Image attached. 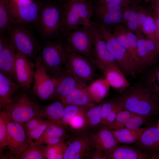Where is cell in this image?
<instances>
[{"mask_svg":"<svg viewBox=\"0 0 159 159\" xmlns=\"http://www.w3.org/2000/svg\"><path fill=\"white\" fill-rule=\"evenodd\" d=\"M63 12V3H42L35 25L44 42L62 37L64 34Z\"/></svg>","mask_w":159,"mask_h":159,"instance_id":"cell-1","label":"cell"},{"mask_svg":"<svg viewBox=\"0 0 159 159\" xmlns=\"http://www.w3.org/2000/svg\"><path fill=\"white\" fill-rule=\"evenodd\" d=\"M118 98L123 109L132 113L147 117L158 111L159 100L148 88L132 87Z\"/></svg>","mask_w":159,"mask_h":159,"instance_id":"cell-2","label":"cell"},{"mask_svg":"<svg viewBox=\"0 0 159 159\" xmlns=\"http://www.w3.org/2000/svg\"><path fill=\"white\" fill-rule=\"evenodd\" d=\"M97 29L95 24L81 25L62 35L65 50L92 60L93 45Z\"/></svg>","mask_w":159,"mask_h":159,"instance_id":"cell-3","label":"cell"},{"mask_svg":"<svg viewBox=\"0 0 159 159\" xmlns=\"http://www.w3.org/2000/svg\"><path fill=\"white\" fill-rule=\"evenodd\" d=\"M97 29L114 56L117 64L124 74L135 77L139 69L132 55L113 35L111 29L95 21Z\"/></svg>","mask_w":159,"mask_h":159,"instance_id":"cell-4","label":"cell"},{"mask_svg":"<svg viewBox=\"0 0 159 159\" xmlns=\"http://www.w3.org/2000/svg\"><path fill=\"white\" fill-rule=\"evenodd\" d=\"M22 90L15 94L11 101L3 108L10 120L21 125L33 117L41 116V106L30 97L27 91Z\"/></svg>","mask_w":159,"mask_h":159,"instance_id":"cell-5","label":"cell"},{"mask_svg":"<svg viewBox=\"0 0 159 159\" xmlns=\"http://www.w3.org/2000/svg\"><path fill=\"white\" fill-rule=\"evenodd\" d=\"M63 5L64 34L80 26L92 24L93 9L90 1L67 0L63 2Z\"/></svg>","mask_w":159,"mask_h":159,"instance_id":"cell-6","label":"cell"},{"mask_svg":"<svg viewBox=\"0 0 159 159\" xmlns=\"http://www.w3.org/2000/svg\"><path fill=\"white\" fill-rule=\"evenodd\" d=\"M28 25L11 23L7 30L9 39L16 52L35 60L42 46L35 38Z\"/></svg>","mask_w":159,"mask_h":159,"instance_id":"cell-7","label":"cell"},{"mask_svg":"<svg viewBox=\"0 0 159 159\" xmlns=\"http://www.w3.org/2000/svg\"><path fill=\"white\" fill-rule=\"evenodd\" d=\"M67 52L62 38L44 42L38 55L47 73L51 77L64 66Z\"/></svg>","mask_w":159,"mask_h":159,"instance_id":"cell-8","label":"cell"},{"mask_svg":"<svg viewBox=\"0 0 159 159\" xmlns=\"http://www.w3.org/2000/svg\"><path fill=\"white\" fill-rule=\"evenodd\" d=\"M42 3L32 0H6L11 23L14 24H35Z\"/></svg>","mask_w":159,"mask_h":159,"instance_id":"cell-9","label":"cell"},{"mask_svg":"<svg viewBox=\"0 0 159 159\" xmlns=\"http://www.w3.org/2000/svg\"><path fill=\"white\" fill-rule=\"evenodd\" d=\"M64 67L74 76L83 87L94 81L96 67L92 60L87 57L67 52Z\"/></svg>","mask_w":159,"mask_h":159,"instance_id":"cell-10","label":"cell"},{"mask_svg":"<svg viewBox=\"0 0 159 159\" xmlns=\"http://www.w3.org/2000/svg\"><path fill=\"white\" fill-rule=\"evenodd\" d=\"M63 159H87L94 146L88 131L70 130Z\"/></svg>","mask_w":159,"mask_h":159,"instance_id":"cell-11","label":"cell"},{"mask_svg":"<svg viewBox=\"0 0 159 159\" xmlns=\"http://www.w3.org/2000/svg\"><path fill=\"white\" fill-rule=\"evenodd\" d=\"M35 61V70L33 79L34 94L43 101L56 100L54 80L47 73L38 55Z\"/></svg>","mask_w":159,"mask_h":159,"instance_id":"cell-12","label":"cell"},{"mask_svg":"<svg viewBox=\"0 0 159 159\" xmlns=\"http://www.w3.org/2000/svg\"><path fill=\"white\" fill-rule=\"evenodd\" d=\"M21 124L9 119L8 124L7 146L10 154L15 158H19L33 142Z\"/></svg>","mask_w":159,"mask_h":159,"instance_id":"cell-13","label":"cell"},{"mask_svg":"<svg viewBox=\"0 0 159 159\" xmlns=\"http://www.w3.org/2000/svg\"><path fill=\"white\" fill-rule=\"evenodd\" d=\"M35 70V63L25 55L16 52L14 67V80L20 85L21 89L26 91H30Z\"/></svg>","mask_w":159,"mask_h":159,"instance_id":"cell-14","label":"cell"},{"mask_svg":"<svg viewBox=\"0 0 159 159\" xmlns=\"http://www.w3.org/2000/svg\"><path fill=\"white\" fill-rule=\"evenodd\" d=\"M92 61L96 67L101 71L110 64H117L106 42L97 29L93 42Z\"/></svg>","mask_w":159,"mask_h":159,"instance_id":"cell-15","label":"cell"},{"mask_svg":"<svg viewBox=\"0 0 159 159\" xmlns=\"http://www.w3.org/2000/svg\"><path fill=\"white\" fill-rule=\"evenodd\" d=\"M88 132L93 145L100 150L105 155L118 145L114 135L107 126H101Z\"/></svg>","mask_w":159,"mask_h":159,"instance_id":"cell-16","label":"cell"},{"mask_svg":"<svg viewBox=\"0 0 159 159\" xmlns=\"http://www.w3.org/2000/svg\"><path fill=\"white\" fill-rule=\"evenodd\" d=\"M135 32L138 38L137 54L141 69L154 63L159 54L154 43L145 37L141 30Z\"/></svg>","mask_w":159,"mask_h":159,"instance_id":"cell-17","label":"cell"},{"mask_svg":"<svg viewBox=\"0 0 159 159\" xmlns=\"http://www.w3.org/2000/svg\"><path fill=\"white\" fill-rule=\"evenodd\" d=\"M51 78L55 83L56 100H60L61 97L70 94L77 88H84L80 85L74 76L64 67L59 72Z\"/></svg>","mask_w":159,"mask_h":159,"instance_id":"cell-18","label":"cell"},{"mask_svg":"<svg viewBox=\"0 0 159 159\" xmlns=\"http://www.w3.org/2000/svg\"><path fill=\"white\" fill-rule=\"evenodd\" d=\"M102 72L110 86L120 93L130 87V83L117 64H110Z\"/></svg>","mask_w":159,"mask_h":159,"instance_id":"cell-19","label":"cell"},{"mask_svg":"<svg viewBox=\"0 0 159 159\" xmlns=\"http://www.w3.org/2000/svg\"><path fill=\"white\" fill-rule=\"evenodd\" d=\"M16 52L9 39L6 37L4 45L0 52V72L9 76L14 80V67Z\"/></svg>","mask_w":159,"mask_h":159,"instance_id":"cell-20","label":"cell"},{"mask_svg":"<svg viewBox=\"0 0 159 159\" xmlns=\"http://www.w3.org/2000/svg\"><path fill=\"white\" fill-rule=\"evenodd\" d=\"M21 89L20 85L9 76L0 72V106L3 108Z\"/></svg>","mask_w":159,"mask_h":159,"instance_id":"cell-21","label":"cell"},{"mask_svg":"<svg viewBox=\"0 0 159 159\" xmlns=\"http://www.w3.org/2000/svg\"><path fill=\"white\" fill-rule=\"evenodd\" d=\"M107 159H147L159 158L158 156L149 155L128 146L118 145L105 155Z\"/></svg>","mask_w":159,"mask_h":159,"instance_id":"cell-22","label":"cell"},{"mask_svg":"<svg viewBox=\"0 0 159 159\" xmlns=\"http://www.w3.org/2000/svg\"><path fill=\"white\" fill-rule=\"evenodd\" d=\"M60 100L64 107L73 105L91 107L97 105L92 99L85 88H77L70 94L61 97Z\"/></svg>","mask_w":159,"mask_h":159,"instance_id":"cell-23","label":"cell"},{"mask_svg":"<svg viewBox=\"0 0 159 159\" xmlns=\"http://www.w3.org/2000/svg\"><path fill=\"white\" fill-rule=\"evenodd\" d=\"M138 141L143 147L159 156V128L152 127L143 131Z\"/></svg>","mask_w":159,"mask_h":159,"instance_id":"cell-24","label":"cell"},{"mask_svg":"<svg viewBox=\"0 0 159 159\" xmlns=\"http://www.w3.org/2000/svg\"><path fill=\"white\" fill-rule=\"evenodd\" d=\"M110 85L105 78L93 81L85 88L92 100L97 104L101 102L108 95Z\"/></svg>","mask_w":159,"mask_h":159,"instance_id":"cell-25","label":"cell"},{"mask_svg":"<svg viewBox=\"0 0 159 159\" xmlns=\"http://www.w3.org/2000/svg\"><path fill=\"white\" fill-rule=\"evenodd\" d=\"M103 102L88 108L83 114L85 120L84 126L81 130L90 131L101 127V108Z\"/></svg>","mask_w":159,"mask_h":159,"instance_id":"cell-26","label":"cell"},{"mask_svg":"<svg viewBox=\"0 0 159 159\" xmlns=\"http://www.w3.org/2000/svg\"><path fill=\"white\" fill-rule=\"evenodd\" d=\"M145 128H139L135 129L123 128L111 130L117 143L130 144L138 141Z\"/></svg>","mask_w":159,"mask_h":159,"instance_id":"cell-27","label":"cell"},{"mask_svg":"<svg viewBox=\"0 0 159 159\" xmlns=\"http://www.w3.org/2000/svg\"><path fill=\"white\" fill-rule=\"evenodd\" d=\"M40 110L41 117L62 124L64 115V107L61 101H56L44 107L41 106Z\"/></svg>","mask_w":159,"mask_h":159,"instance_id":"cell-28","label":"cell"},{"mask_svg":"<svg viewBox=\"0 0 159 159\" xmlns=\"http://www.w3.org/2000/svg\"><path fill=\"white\" fill-rule=\"evenodd\" d=\"M127 29L120 24L113 28L112 32L113 36L130 52L135 61L139 69H140V62L137 53L132 47L127 35Z\"/></svg>","mask_w":159,"mask_h":159,"instance_id":"cell-29","label":"cell"},{"mask_svg":"<svg viewBox=\"0 0 159 159\" xmlns=\"http://www.w3.org/2000/svg\"><path fill=\"white\" fill-rule=\"evenodd\" d=\"M123 11L114 12L93 13V16L95 18V21L110 29L111 26H113L114 28L117 25L122 23Z\"/></svg>","mask_w":159,"mask_h":159,"instance_id":"cell-30","label":"cell"},{"mask_svg":"<svg viewBox=\"0 0 159 159\" xmlns=\"http://www.w3.org/2000/svg\"><path fill=\"white\" fill-rule=\"evenodd\" d=\"M141 31L146 38L154 43L159 54V40L155 21L149 14H147L146 19L142 26Z\"/></svg>","mask_w":159,"mask_h":159,"instance_id":"cell-31","label":"cell"},{"mask_svg":"<svg viewBox=\"0 0 159 159\" xmlns=\"http://www.w3.org/2000/svg\"><path fill=\"white\" fill-rule=\"evenodd\" d=\"M46 146L35 141L32 142L29 147L20 155V159H45V150Z\"/></svg>","mask_w":159,"mask_h":159,"instance_id":"cell-32","label":"cell"},{"mask_svg":"<svg viewBox=\"0 0 159 159\" xmlns=\"http://www.w3.org/2000/svg\"><path fill=\"white\" fill-rule=\"evenodd\" d=\"M67 147V143L64 141L54 145H47L45 150V159H63Z\"/></svg>","mask_w":159,"mask_h":159,"instance_id":"cell-33","label":"cell"},{"mask_svg":"<svg viewBox=\"0 0 159 159\" xmlns=\"http://www.w3.org/2000/svg\"><path fill=\"white\" fill-rule=\"evenodd\" d=\"M89 107L73 105L64 106V115L61 123L67 127L70 120L76 115L83 114Z\"/></svg>","mask_w":159,"mask_h":159,"instance_id":"cell-34","label":"cell"},{"mask_svg":"<svg viewBox=\"0 0 159 159\" xmlns=\"http://www.w3.org/2000/svg\"><path fill=\"white\" fill-rule=\"evenodd\" d=\"M49 120L47 127L43 135L67 139L69 135L68 134L65 126L59 122Z\"/></svg>","mask_w":159,"mask_h":159,"instance_id":"cell-35","label":"cell"},{"mask_svg":"<svg viewBox=\"0 0 159 159\" xmlns=\"http://www.w3.org/2000/svg\"><path fill=\"white\" fill-rule=\"evenodd\" d=\"M9 119L6 111L0 112V153L2 154L3 149L8 145V124Z\"/></svg>","mask_w":159,"mask_h":159,"instance_id":"cell-36","label":"cell"},{"mask_svg":"<svg viewBox=\"0 0 159 159\" xmlns=\"http://www.w3.org/2000/svg\"><path fill=\"white\" fill-rule=\"evenodd\" d=\"M133 113L123 109L117 115L114 120L107 126L111 130L125 128L126 124Z\"/></svg>","mask_w":159,"mask_h":159,"instance_id":"cell-37","label":"cell"},{"mask_svg":"<svg viewBox=\"0 0 159 159\" xmlns=\"http://www.w3.org/2000/svg\"><path fill=\"white\" fill-rule=\"evenodd\" d=\"M92 6L93 13L114 12L123 11L124 9L117 4L104 3L98 1Z\"/></svg>","mask_w":159,"mask_h":159,"instance_id":"cell-38","label":"cell"},{"mask_svg":"<svg viewBox=\"0 0 159 159\" xmlns=\"http://www.w3.org/2000/svg\"><path fill=\"white\" fill-rule=\"evenodd\" d=\"M6 0H0V32L3 34L11 24Z\"/></svg>","mask_w":159,"mask_h":159,"instance_id":"cell-39","label":"cell"},{"mask_svg":"<svg viewBox=\"0 0 159 159\" xmlns=\"http://www.w3.org/2000/svg\"><path fill=\"white\" fill-rule=\"evenodd\" d=\"M148 88L159 100V66L150 73L148 80Z\"/></svg>","mask_w":159,"mask_h":159,"instance_id":"cell-40","label":"cell"},{"mask_svg":"<svg viewBox=\"0 0 159 159\" xmlns=\"http://www.w3.org/2000/svg\"><path fill=\"white\" fill-rule=\"evenodd\" d=\"M147 117L142 115L133 113L127 121L125 127L131 129L139 128L145 123Z\"/></svg>","mask_w":159,"mask_h":159,"instance_id":"cell-41","label":"cell"},{"mask_svg":"<svg viewBox=\"0 0 159 159\" xmlns=\"http://www.w3.org/2000/svg\"><path fill=\"white\" fill-rule=\"evenodd\" d=\"M118 101V98L103 102L101 108V126Z\"/></svg>","mask_w":159,"mask_h":159,"instance_id":"cell-42","label":"cell"},{"mask_svg":"<svg viewBox=\"0 0 159 159\" xmlns=\"http://www.w3.org/2000/svg\"><path fill=\"white\" fill-rule=\"evenodd\" d=\"M118 101L101 125L108 126L115 120L118 114L123 109V106L118 97Z\"/></svg>","mask_w":159,"mask_h":159,"instance_id":"cell-43","label":"cell"},{"mask_svg":"<svg viewBox=\"0 0 159 159\" xmlns=\"http://www.w3.org/2000/svg\"><path fill=\"white\" fill-rule=\"evenodd\" d=\"M41 117L40 116H36L21 125L26 131L34 130L46 122L47 120H43Z\"/></svg>","mask_w":159,"mask_h":159,"instance_id":"cell-44","label":"cell"},{"mask_svg":"<svg viewBox=\"0 0 159 159\" xmlns=\"http://www.w3.org/2000/svg\"><path fill=\"white\" fill-rule=\"evenodd\" d=\"M49 120H47L45 123L34 130L26 131L28 137L31 139L36 140L39 139L47 129L49 124Z\"/></svg>","mask_w":159,"mask_h":159,"instance_id":"cell-45","label":"cell"},{"mask_svg":"<svg viewBox=\"0 0 159 159\" xmlns=\"http://www.w3.org/2000/svg\"><path fill=\"white\" fill-rule=\"evenodd\" d=\"M83 114L76 115L70 120L68 126L69 127V130H78L82 129L85 124Z\"/></svg>","mask_w":159,"mask_h":159,"instance_id":"cell-46","label":"cell"},{"mask_svg":"<svg viewBox=\"0 0 159 159\" xmlns=\"http://www.w3.org/2000/svg\"><path fill=\"white\" fill-rule=\"evenodd\" d=\"M66 139L42 135L36 141L41 143H45L47 145H52L57 144L64 141Z\"/></svg>","mask_w":159,"mask_h":159,"instance_id":"cell-47","label":"cell"},{"mask_svg":"<svg viewBox=\"0 0 159 159\" xmlns=\"http://www.w3.org/2000/svg\"><path fill=\"white\" fill-rule=\"evenodd\" d=\"M137 13L134 9L130 7L129 6L125 7L122 23L125 24L129 21L135 19Z\"/></svg>","mask_w":159,"mask_h":159,"instance_id":"cell-48","label":"cell"},{"mask_svg":"<svg viewBox=\"0 0 159 159\" xmlns=\"http://www.w3.org/2000/svg\"><path fill=\"white\" fill-rule=\"evenodd\" d=\"M87 159H107L103 152L94 146Z\"/></svg>","mask_w":159,"mask_h":159,"instance_id":"cell-49","label":"cell"},{"mask_svg":"<svg viewBox=\"0 0 159 159\" xmlns=\"http://www.w3.org/2000/svg\"><path fill=\"white\" fill-rule=\"evenodd\" d=\"M97 1L104 3L117 4L124 8L129 6L133 2L131 0H97Z\"/></svg>","mask_w":159,"mask_h":159,"instance_id":"cell-50","label":"cell"},{"mask_svg":"<svg viewBox=\"0 0 159 159\" xmlns=\"http://www.w3.org/2000/svg\"><path fill=\"white\" fill-rule=\"evenodd\" d=\"M145 12L143 9H140L137 13L135 19L139 24L141 27L142 24L145 21L147 14L145 13Z\"/></svg>","mask_w":159,"mask_h":159,"instance_id":"cell-51","label":"cell"},{"mask_svg":"<svg viewBox=\"0 0 159 159\" xmlns=\"http://www.w3.org/2000/svg\"><path fill=\"white\" fill-rule=\"evenodd\" d=\"M154 12L153 13L159 17V0H154Z\"/></svg>","mask_w":159,"mask_h":159,"instance_id":"cell-52","label":"cell"},{"mask_svg":"<svg viewBox=\"0 0 159 159\" xmlns=\"http://www.w3.org/2000/svg\"><path fill=\"white\" fill-rule=\"evenodd\" d=\"M152 16L154 19L155 21L156 26L157 32L158 40H159V17L157 15L154 13L153 14Z\"/></svg>","mask_w":159,"mask_h":159,"instance_id":"cell-53","label":"cell"},{"mask_svg":"<svg viewBox=\"0 0 159 159\" xmlns=\"http://www.w3.org/2000/svg\"><path fill=\"white\" fill-rule=\"evenodd\" d=\"M144 1L145 2H153L154 0H144Z\"/></svg>","mask_w":159,"mask_h":159,"instance_id":"cell-54","label":"cell"},{"mask_svg":"<svg viewBox=\"0 0 159 159\" xmlns=\"http://www.w3.org/2000/svg\"><path fill=\"white\" fill-rule=\"evenodd\" d=\"M69 0L74 1H82L83 0Z\"/></svg>","mask_w":159,"mask_h":159,"instance_id":"cell-55","label":"cell"},{"mask_svg":"<svg viewBox=\"0 0 159 159\" xmlns=\"http://www.w3.org/2000/svg\"><path fill=\"white\" fill-rule=\"evenodd\" d=\"M158 127L159 128V124H158Z\"/></svg>","mask_w":159,"mask_h":159,"instance_id":"cell-56","label":"cell"},{"mask_svg":"<svg viewBox=\"0 0 159 159\" xmlns=\"http://www.w3.org/2000/svg\"><path fill=\"white\" fill-rule=\"evenodd\" d=\"M131 0L132 1H133L134 0Z\"/></svg>","mask_w":159,"mask_h":159,"instance_id":"cell-57","label":"cell"},{"mask_svg":"<svg viewBox=\"0 0 159 159\" xmlns=\"http://www.w3.org/2000/svg\"></svg>","mask_w":159,"mask_h":159,"instance_id":"cell-58","label":"cell"}]
</instances>
